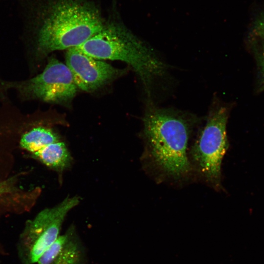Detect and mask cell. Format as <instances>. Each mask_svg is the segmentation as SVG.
Returning <instances> with one entry per match:
<instances>
[{
    "mask_svg": "<svg viewBox=\"0 0 264 264\" xmlns=\"http://www.w3.org/2000/svg\"><path fill=\"white\" fill-rule=\"evenodd\" d=\"M252 49L260 76L264 82V41L253 39Z\"/></svg>",
    "mask_w": 264,
    "mask_h": 264,
    "instance_id": "8fae6325",
    "label": "cell"
},
{
    "mask_svg": "<svg viewBox=\"0 0 264 264\" xmlns=\"http://www.w3.org/2000/svg\"><path fill=\"white\" fill-rule=\"evenodd\" d=\"M76 47L95 59L120 61L130 66L143 84L147 99H153L154 84L167 72L168 66L154 49L119 24H105Z\"/></svg>",
    "mask_w": 264,
    "mask_h": 264,
    "instance_id": "7a4b0ae2",
    "label": "cell"
},
{
    "mask_svg": "<svg viewBox=\"0 0 264 264\" xmlns=\"http://www.w3.org/2000/svg\"><path fill=\"white\" fill-rule=\"evenodd\" d=\"M105 23L93 7L76 0H61L51 6L37 39L42 55L76 47L99 33Z\"/></svg>",
    "mask_w": 264,
    "mask_h": 264,
    "instance_id": "3957f363",
    "label": "cell"
},
{
    "mask_svg": "<svg viewBox=\"0 0 264 264\" xmlns=\"http://www.w3.org/2000/svg\"><path fill=\"white\" fill-rule=\"evenodd\" d=\"M66 61L78 88L86 92L96 90L126 72L77 47L67 49Z\"/></svg>",
    "mask_w": 264,
    "mask_h": 264,
    "instance_id": "52a82bcc",
    "label": "cell"
},
{
    "mask_svg": "<svg viewBox=\"0 0 264 264\" xmlns=\"http://www.w3.org/2000/svg\"><path fill=\"white\" fill-rule=\"evenodd\" d=\"M32 154L35 158L58 172L69 168L72 161L70 153L63 140L51 143Z\"/></svg>",
    "mask_w": 264,
    "mask_h": 264,
    "instance_id": "9c48e42d",
    "label": "cell"
},
{
    "mask_svg": "<svg viewBox=\"0 0 264 264\" xmlns=\"http://www.w3.org/2000/svg\"><path fill=\"white\" fill-rule=\"evenodd\" d=\"M86 252L74 225L43 253L36 264H86Z\"/></svg>",
    "mask_w": 264,
    "mask_h": 264,
    "instance_id": "ba28073f",
    "label": "cell"
},
{
    "mask_svg": "<svg viewBox=\"0 0 264 264\" xmlns=\"http://www.w3.org/2000/svg\"><path fill=\"white\" fill-rule=\"evenodd\" d=\"M61 140L60 135L52 128L39 126L24 133L21 136L20 143L22 148L32 154Z\"/></svg>",
    "mask_w": 264,
    "mask_h": 264,
    "instance_id": "30bf717a",
    "label": "cell"
},
{
    "mask_svg": "<svg viewBox=\"0 0 264 264\" xmlns=\"http://www.w3.org/2000/svg\"><path fill=\"white\" fill-rule=\"evenodd\" d=\"M141 136L143 167L156 182L181 183L194 176L188 144L201 119L192 113L160 108L147 99Z\"/></svg>",
    "mask_w": 264,
    "mask_h": 264,
    "instance_id": "6da1fadb",
    "label": "cell"
},
{
    "mask_svg": "<svg viewBox=\"0 0 264 264\" xmlns=\"http://www.w3.org/2000/svg\"><path fill=\"white\" fill-rule=\"evenodd\" d=\"M79 202L77 197H67L58 205L43 210L33 219L27 221L18 243L22 264H36L60 236L66 217Z\"/></svg>",
    "mask_w": 264,
    "mask_h": 264,
    "instance_id": "5b68a950",
    "label": "cell"
},
{
    "mask_svg": "<svg viewBox=\"0 0 264 264\" xmlns=\"http://www.w3.org/2000/svg\"><path fill=\"white\" fill-rule=\"evenodd\" d=\"M10 85L23 96L57 104L70 102L78 89L66 64L53 57L48 59L40 74L30 79Z\"/></svg>",
    "mask_w": 264,
    "mask_h": 264,
    "instance_id": "8992f818",
    "label": "cell"
},
{
    "mask_svg": "<svg viewBox=\"0 0 264 264\" xmlns=\"http://www.w3.org/2000/svg\"><path fill=\"white\" fill-rule=\"evenodd\" d=\"M16 178L12 177L0 182V196L12 191Z\"/></svg>",
    "mask_w": 264,
    "mask_h": 264,
    "instance_id": "4fadbf2b",
    "label": "cell"
},
{
    "mask_svg": "<svg viewBox=\"0 0 264 264\" xmlns=\"http://www.w3.org/2000/svg\"><path fill=\"white\" fill-rule=\"evenodd\" d=\"M229 108L214 96L205 123L189 151L194 176L215 190L221 187V166L228 148Z\"/></svg>",
    "mask_w": 264,
    "mask_h": 264,
    "instance_id": "277c9868",
    "label": "cell"
},
{
    "mask_svg": "<svg viewBox=\"0 0 264 264\" xmlns=\"http://www.w3.org/2000/svg\"><path fill=\"white\" fill-rule=\"evenodd\" d=\"M251 33L253 39L264 41V14L255 20L252 26Z\"/></svg>",
    "mask_w": 264,
    "mask_h": 264,
    "instance_id": "7c38bea8",
    "label": "cell"
}]
</instances>
